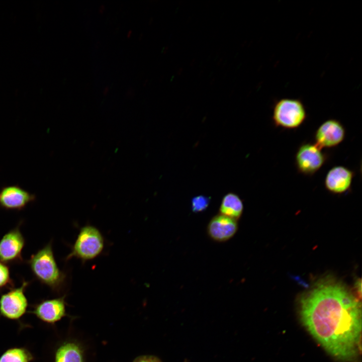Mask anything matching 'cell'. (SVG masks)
I'll return each instance as SVG.
<instances>
[{"instance_id": "obj_14", "label": "cell", "mask_w": 362, "mask_h": 362, "mask_svg": "<svg viewBox=\"0 0 362 362\" xmlns=\"http://www.w3.org/2000/svg\"><path fill=\"white\" fill-rule=\"evenodd\" d=\"M243 211V202L237 194L228 193L222 198L219 208L220 214L237 220Z\"/></svg>"}, {"instance_id": "obj_19", "label": "cell", "mask_w": 362, "mask_h": 362, "mask_svg": "<svg viewBox=\"0 0 362 362\" xmlns=\"http://www.w3.org/2000/svg\"><path fill=\"white\" fill-rule=\"evenodd\" d=\"M134 92L133 89H129L127 91V94H126V95H127V96H130L131 95L132 96L133 94H134Z\"/></svg>"}, {"instance_id": "obj_20", "label": "cell", "mask_w": 362, "mask_h": 362, "mask_svg": "<svg viewBox=\"0 0 362 362\" xmlns=\"http://www.w3.org/2000/svg\"><path fill=\"white\" fill-rule=\"evenodd\" d=\"M105 10V7L104 5H101L99 8V12L101 14H103Z\"/></svg>"}, {"instance_id": "obj_18", "label": "cell", "mask_w": 362, "mask_h": 362, "mask_svg": "<svg viewBox=\"0 0 362 362\" xmlns=\"http://www.w3.org/2000/svg\"><path fill=\"white\" fill-rule=\"evenodd\" d=\"M133 362H161L157 357L152 355H141L136 357Z\"/></svg>"}, {"instance_id": "obj_6", "label": "cell", "mask_w": 362, "mask_h": 362, "mask_svg": "<svg viewBox=\"0 0 362 362\" xmlns=\"http://www.w3.org/2000/svg\"><path fill=\"white\" fill-rule=\"evenodd\" d=\"M29 283L23 281L21 287L11 289L0 297V317L20 321L28 312V301L25 292Z\"/></svg>"}, {"instance_id": "obj_22", "label": "cell", "mask_w": 362, "mask_h": 362, "mask_svg": "<svg viewBox=\"0 0 362 362\" xmlns=\"http://www.w3.org/2000/svg\"><path fill=\"white\" fill-rule=\"evenodd\" d=\"M132 31L131 30H130L127 33V37L129 38L130 37L131 35L132 34Z\"/></svg>"}, {"instance_id": "obj_12", "label": "cell", "mask_w": 362, "mask_h": 362, "mask_svg": "<svg viewBox=\"0 0 362 362\" xmlns=\"http://www.w3.org/2000/svg\"><path fill=\"white\" fill-rule=\"evenodd\" d=\"M237 220L221 214L210 220L207 227L209 236L217 242H225L236 234L238 230Z\"/></svg>"}, {"instance_id": "obj_10", "label": "cell", "mask_w": 362, "mask_h": 362, "mask_svg": "<svg viewBox=\"0 0 362 362\" xmlns=\"http://www.w3.org/2000/svg\"><path fill=\"white\" fill-rule=\"evenodd\" d=\"M354 175V171L345 166H334L328 171L325 175L324 187L331 194H344L351 189Z\"/></svg>"}, {"instance_id": "obj_4", "label": "cell", "mask_w": 362, "mask_h": 362, "mask_svg": "<svg viewBox=\"0 0 362 362\" xmlns=\"http://www.w3.org/2000/svg\"><path fill=\"white\" fill-rule=\"evenodd\" d=\"M105 246L104 237L95 226L86 225L82 227L66 260L76 258L82 261L93 259L99 256Z\"/></svg>"}, {"instance_id": "obj_3", "label": "cell", "mask_w": 362, "mask_h": 362, "mask_svg": "<svg viewBox=\"0 0 362 362\" xmlns=\"http://www.w3.org/2000/svg\"><path fill=\"white\" fill-rule=\"evenodd\" d=\"M307 118L305 106L299 99L283 98L274 105L272 120L276 128L296 129L302 126Z\"/></svg>"}, {"instance_id": "obj_16", "label": "cell", "mask_w": 362, "mask_h": 362, "mask_svg": "<svg viewBox=\"0 0 362 362\" xmlns=\"http://www.w3.org/2000/svg\"><path fill=\"white\" fill-rule=\"evenodd\" d=\"M211 198L200 195L194 197L191 200V209L193 212L198 213L205 211L209 206Z\"/></svg>"}, {"instance_id": "obj_1", "label": "cell", "mask_w": 362, "mask_h": 362, "mask_svg": "<svg viewBox=\"0 0 362 362\" xmlns=\"http://www.w3.org/2000/svg\"><path fill=\"white\" fill-rule=\"evenodd\" d=\"M302 321L331 355L350 361L358 354L361 331V304L345 286L326 278L301 298Z\"/></svg>"}, {"instance_id": "obj_21", "label": "cell", "mask_w": 362, "mask_h": 362, "mask_svg": "<svg viewBox=\"0 0 362 362\" xmlns=\"http://www.w3.org/2000/svg\"><path fill=\"white\" fill-rule=\"evenodd\" d=\"M109 87L108 86H106L103 90L104 95H107L108 94V93H109Z\"/></svg>"}, {"instance_id": "obj_9", "label": "cell", "mask_w": 362, "mask_h": 362, "mask_svg": "<svg viewBox=\"0 0 362 362\" xmlns=\"http://www.w3.org/2000/svg\"><path fill=\"white\" fill-rule=\"evenodd\" d=\"M20 225L10 230L0 240V261L6 264L23 261L22 250L25 239Z\"/></svg>"}, {"instance_id": "obj_8", "label": "cell", "mask_w": 362, "mask_h": 362, "mask_svg": "<svg viewBox=\"0 0 362 362\" xmlns=\"http://www.w3.org/2000/svg\"><path fill=\"white\" fill-rule=\"evenodd\" d=\"M346 136V130L341 122L335 119L324 121L316 130L314 143L321 149L332 148L341 143Z\"/></svg>"}, {"instance_id": "obj_17", "label": "cell", "mask_w": 362, "mask_h": 362, "mask_svg": "<svg viewBox=\"0 0 362 362\" xmlns=\"http://www.w3.org/2000/svg\"><path fill=\"white\" fill-rule=\"evenodd\" d=\"M14 284L10 276L7 264L0 261V289L14 288Z\"/></svg>"}, {"instance_id": "obj_5", "label": "cell", "mask_w": 362, "mask_h": 362, "mask_svg": "<svg viewBox=\"0 0 362 362\" xmlns=\"http://www.w3.org/2000/svg\"><path fill=\"white\" fill-rule=\"evenodd\" d=\"M315 143L304 142L298 147L295 155L297 171L305 176H311L318 171L327 160L328 156Z\"/></svg>"}, {"instance_id": "obj_15", "label": "cell", "mask_w": 362, "mask_h": 362, "mask_svg": "<svg viewBox=\"0 0 362 362\" xmlns=\"http://www.w3.org/2000/svg\"><path fill=\"white\" fill-rule=\"evenodd\" d=\"M35 359L34 354L25 347L9 348L0 356V362H32Z\"/></svg>"}, {"instance_id": "obj_7", "label": "cell", "mask_w": 362, "mask_h": 362, "mask_svg": "<svg viewBox=\"0 0 362 362\" xmlns=\"http://www.w3.org/2000/svg\"><path fill=\"white\" fill-rule=\"evenodd\" d=\"M65 299L64 295L58 298L41 300L32 305L28 313L44 323L54 325L67 315Z\"/></svg>"}, {"instance_id": "obj_13", "label": "cell", "mask_w": 362, "mask_h": 362, "mask_svg": "<svg viewBox=\"0 0 362 362\" xmlns=\"http://www.w3.org/2000/svg\"><path fill=\"white\" fill-rule=\"evenodd\" d=\"M54 362H84L83 349L75 341H65L55 349Z\"/></svg>"}, {"instance_id": "obj_11", "label": "cell", "mask_w": 362, "mask_h": 362, "mask_svg": "<svg viewBox=\"0 0 362 362\" xmlns=\"http://www.w3.org/2000/svg\"><path fill=\"white\" fill-rule=\"evenodd\" d=\"M35 199L34 194L18 185L4 186L0 191V206L6 210L20 211Z\"/></svg>"}, {"instance_id": "obj_2", "label": "cell", "mask_w": 362, "mask_h": 362, "mask_svg": "<svg viewBox=\"0 0 362 362\" xmlns=\"http://www.w3.org/2000/svg\"><path fill=\"white\" fill-rule=\"evenodd\" d=\"M28 263L34 276L40 283L55 292H59L63 288L66 275L58 266L51 241L32 254Z\"/></svg>"}]
</instances>
